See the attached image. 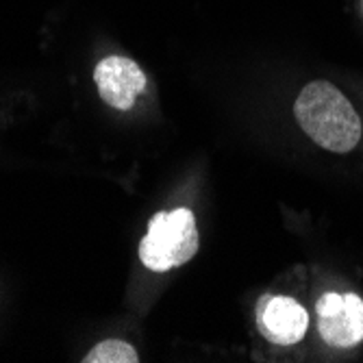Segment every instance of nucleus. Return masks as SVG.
<instances>
[{
    "mask_svg": "<svg viewBox=\"0 0 363 363\" xmlns=\"http://www.w3.org/2000/svg\"><path fill=\"white\" fill-rule=\"evenodd\" d=\"M294 116L322 148L350 152L361 140V120L348 98L328 81H313L296 98Z\"/></svg>",
    "mask_w": 363,
    "mask_h": 363,
    "instance_id": "nucleus-1",
    "label": "nucleus"
},
{
    "mask_svg": "<svg viewBox=\"0 0 363 363\" xmlns=\"http://www.w3.org/2000/svg\"><path fill=\"white\" fill-rule=\"evenodd\" d=\"M198 228L189 209L159 211L150 218L140 244V259L152 272H166L187 263L198 250Z\"/></svg>",
    "mask_w": 363,
    "mask_h": 363,
    "instance_id": "nucleus-2",
    "label": "nucleus"
},
{
    "mask_svg": "<svg viewBox=\"0 0 363 363\" xmlns=\"http://www.w3.org/2000/svg\"><path fill=\"white\" fill-rule=\"evenodd\" d=\"M318 331L322 340L337 348L363 342V301L357 294L328 291L318 301Z\"/></svg>",
    "mask_w": 363,
    "mask_h": 363,
    "instance_id": "nucleus-3",
    "label": "nucleus"
},
{
    "mask_svg": "<svg viewBox=\"0 0 363 363\" xmlns=\"http://www.w3.org/2000/svg\"><path fill=\"white\" fill-rule=\"evenodd\" d=\"M94 81L101 98L113 109L126 111L135 105V98L146 89V74L126 57H107L96 65Z\"/></svg>",
    "mask_w": 363,
    "mask_h": 363,
    "instance_id": "nucleus-4",
    "label": "nucleus"
},
{
    "mask_svg": "<svg viewBox=\"0 0 363 363\" xmlns=\"http://www.w3.org/2000/svg\"><path fill=\"white\" fill-rule=\"evenodd\" d=\"M257 326L263 337L289 346L305 337L309 315L294 298L266 294L257 303Z\"/></svg>",
    "mask_w": 363,
    "mask_h": 363,
    "instance_id": "nucleus-5",
    "label": "nucleus"
},
{
    "mask_svg": "<svg viewBox=\"0 0 363 363\" xmlns=\"http://www.w3.org/2000/svg\"><path fill=\"white\" fill-rule=\"evenodd\" d=\"M83 361L85 363H135L140 359H138L135 348L128 346L126 342L107 340V342H101L98 346H94L85 354Z\"/></svg>",
    "mask_w": 363,
    "mask_h": 363,
    "instance_id": "nucleus-6",
    "label": "nucleus"
}]
</instances>
